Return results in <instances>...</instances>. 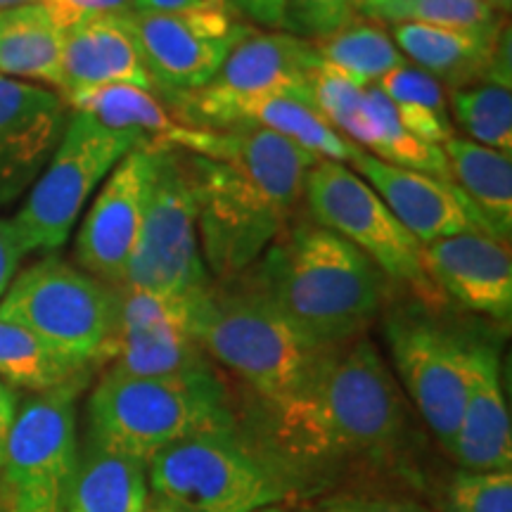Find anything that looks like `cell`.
Wrapping results in <instances>:
<instances>
[{"label": "cell", "mask_w": 512, "mask_h": 512, "mask_svg": "<svg viewBox=\"0 0 512 512\" xmlns=\"http://www.w3.org/2000/svg\"><path fill=\"white\" fill-rule=\"evenodd\" d=\"M320 60H325L337 72L349 76L358 86L368 88L392 74L394 69L408 64L394 43L392 31L382 22L366 17H351L335 34L311 41Z\"/></svg>", "instance_id": "cell-29"}, {"label": "cell", "mask_w": 512, "mask_h": 512, "mask_svg": "<svg viewBox=\"0 0 512 512\" xmlns=\"http://www.w3.org/2000/svg\"><path fill=\"white\" fill-rule=\"evenodd\" d=\"M316 60V48L306 38L256 29L228 55L209 86L197 93L214 98L294 95L311 102L309 74Z\"/></svg>", "instance_id": "cell-21"}, {"label": "cell", "mask_w": 512, "mask_h": 512, "mask_svg": "<svg viewBox=\"0 0 512 512\" xmlns=\"http://www.w3.org/2000/svg\"><path fill=\"white\" fill-rule=\"evenodd\" d=\"M399 22L475 31V34H498L508 24L505 15L486 5L484 0H401L389 24Z\"/></svg>", "instance_id": "cell-35"}, {"label": "cell", "mask_w": 512, "mask_h": 512, "mask_svg": "<svg viewBox=\"0 0 512 512\" xmlns=\"http://www.w3.org/2000/svg\"><path fill=\"white\" fill-rule=\"evenodd\" d=\"M268 408L275 448L302 465L387 456L408 415L399 382L366 337L325 351L304 387Z\"/></svg>", "instance_id": "cell-2"}, {"label": "cell", "mask_w": 512, "mask_h": 512, "mask_svg": "<svg viewBox=\"0 0 512 512\" xmlns=\"http://www.w3.org/2000/svg\"><path fill=\"white\" fill-rule=\"evenodd\" d=\"M67 119V102L53 88L0 76V207L36 183Z\"/></svg>", "instance_id": "cell-16"}, {"label": "cell", "mask_w": 512, "mask_h": 512, "mask_svg": "<svg viewBox=\"0 0 512 512\" xmlns=\"http://www.w3.org/2000/svg\"><path fill=\"white\" fill-rule=\"evenodd\" d=\"M247 275L325 349L363 337L389 287L387 275L361 249L311 219H292Z\"/></svg>", "instance_id": "cell-3"}, {"label": "cell", "mask_w": 512, "mask_h": 512, "mask_svg": "<svg viewBox=\"0 0 512 512\" xmlns=\"http://www.w3.org/2000/svg\"><path fill=\"white\" fill-rule=\"evenodd\" d=\"M27 256V249L22 245L17 228L12 221L0 219V299L8 292L12 280H15L19 261Z\"/></svg>", "instance_id": "cell-41"}, {"label": "cell", "mask_w": 512, "mask_h": 512, "mask_svg": "<svg viewBox=\"0 0 512 512\" xmlns=\"http://www.w3.org/2000/svg\"><path fill=\"white\" fill-rule=\"evenodd\" d=\"M399 3L401 0H354V12L358 17L389 24L392 22L396 8H399Z\"/></svg>", "instance_id": "cell-43"}, {"label": "cell", "mask_w": 512, "mask_h": 512, "mask_svg": "<svg viewBox=\"0 0 512 512\" xmlns=\"http://www.w3.org/2000/svg\"><path fill=\"white\" fill-rule=\"evenodd\" d=\"M211 285L197 230V200L181 150L155 147L143 221L121 287L195 297Z\"/></svg>", "instance_id": "cell-8"}, {"label": "cell", "mask_w": 512, "mask_h": 512, "mask_svg": "<svg viewBox=\"0 0 512 512\" xmlns=\"http://www.w3.org/2000/svg\"><path fill=\"white\" fill-rule=\"evenodd\" d=\"M309 91L320 117L328 121L339 136L354 143L363 114H366V88L337 72L318 55L309 74Z\"/></svg>", "instance_id": "cell-33"}, {"label": "cell", "mask_w": 512, "mask_h": 512, "mask_svg": "<svg viewBox=\"0 0 512 512\" xmlns=\"http://www.w3.org/2000/svg\"><path fill=\"white\" fill-rule=\"evenodd\" d=\"M72 112H83L112 131L131 133L147 147H169L174 150L178 136L185 128L157 93L138 86H102L64 98Z\"/></svg>", "instance_id": "cell-25"}, {"label": "cell", "mask_w": 512, "mask_h": 512, "mask_svg": "<svg viewBox=\"0 0 512 512\" xmlns=\"http://www.w3.org/2000/svg\"><path fill=\"white\" fill-rule=\"evenodd\" d=\"M484 3L491 5L496 12H501V15H508L512 8V0H484Z\"/></svg>", "instance_id": "cell-47"}, {"label": "cell", "mask_w": 512, "mask_h": 512, "mask_svg": "<svg viewBox=\"0 0 512 512\" xmlns=\"http://www.w3.org/2000/svg\"><path fill=\"white\" fill-rule=\"evenodd\" d=\"M174 114L183 124L209 131H266L280 136L318 159L349 164L361 147L332 128L309 100L294 95H256V98H214L195 93L176 102Z\"/></svg>", "instance_id": "cell-15"}, {"label": "cell", "mask_w": 512, "mask_h": 512, "mask_svg": "<svg viewBox=\"0 0 512 512\" xmlns=\"http://www.w3.org/2000/svg\"><path fill=\"white\" fill-rule=\"evenodd\" d=\"M446 512H512V470H460L448 484Z\"/></svg>", "instance_id": "cell-36"}, {"label": "cell", "mask_w": 512, "mask_h": 512, "mask_svg": "<svg viewBox=\"0 0 512 512\" xmlns=\"http://www.w3.org/2000/svg\"><path fill=\"white\" fill-rule=\"evenodd\" d=\"M356 17L354 0H285V27L292 36L318 41Z\"/></svg>", "instance_id": "cell-37"}, {"label": "cell", "mask_w": 512, "mask_h": 512, "mask_svg": "<svg viewBox=\"0 0 512 512\" xmlns=\"http://www.w3.org/2000/svg\"><path fill=\"white\" fill-rule=\"evenodd\" d=\"M86 373H91V368L76 366L48 349L31 332L0 320V380L8 387L38 394Z\"/></svg>", "instance_id": "cell-31"}, {"label": "cell", "mask_w": 512, "mask_h": 512, "mask_svg": "<svg viewBox=\"0 0 512 512\" xmlns=\"http://www.w3.org/2000/svg\"><path fill=\"white\" fill-rule=\"evenodd\" d=\"M425 271L441 297L508 323L512 313V259L508 242L475 230L425 245Z\"/></svg>", "instance_id": "cell-17"}, {"label": "cell", "mask_w": 512, "mask_h": 512, "mask_svg": "<svg viewBox=\"0 0 512 512\" xmlns=\"http://www.w3.org/2000/svg\"><path fill=\"white\" fill-rule=\"evenodd\" d=\"M34 3H41V0H0V12L22 8V5H34Z\"/></svg>", "instance_id": "cell-46"}, {"label": "cell", "mask_w": 512, "mask_h": 512, "mask_svg": "<svg viewBox=\"0 0 512 512\" xmlns=\"http://www.w3.org/2000/svg\"><path fill=\"white\" fill-rule=\"evenodd\" d=\"M119 83L155 93L133 15L95 17L64 31L62 98Z\"/></svg>", "instance_id": "cell-20"}, {"label": "cell", "mask_w": 512, "mask_h": 512, "mask_svg": "<svg viewBox=\"0 0 512 512\" xmlns=\"http://www.w3.org/2000/svg\"><path fill=\"white\" fill-rule=\"evenodd\" d=\"M354 145L361 147V150L366 147L370 155L392 166H401V169H411L418 171V174L451 183V171H448L444 150L413 136L396 117L387 95L377 86L366 88V114H363Z\"/></svg>", "instance_id": "cell-28"}, {"label": "cell", "mask_w": 512, "mask_h": 512, "mask_svg": "<svg viewBox=\"0 0 512 512\" xmlns=\"http://www.w3.org/2000/svg\"><path fill=\"white\" fill-rule=\"evenodd\" d=\"M441 150L451 183L465 197L479 226L508 242L512 233V157L463 136L448 138Z\"/></svg>", "instance_id": "cell-23"}, {"label": "cell", "mask_w": 512, "mask_h": 512, "mask_svg": "<svg viewBox=\"0 0 512 512\" xmlns=\"http://www.w3.org/2000/svg\"><path fill=\"white\" fill-rule=\"evenodd\" d=\"M114 318L117 287L55 254L15 275L0 299V320L31 332L76 366L93 368L100 361Z\"/></svg>", "instance_id": "cell-6"}, {"label": "cell", "mask_w": 512, "mask_h": 512, "mask_svg": "<svg viewBox=\"0 0 512 512\" xmlns=\"http://www.w3.org/2000/svg\"><path fill=\"white\" fill-rule=\"evenodd\" d=\"M200 294H195V297H171V294L117 287V318H114L112 337L157 328L190 330L192 316H195V302Z\"/></svg>", "instance_id": "cell-34"}, {"label": "cell", "mask_w": 512, "mask_h": 512, "mask_svg": "<svg viewBox=\"0 0 512 512\" xmlns=\"http://www.w3.org/2000/svg\"><path fill=\"white\" fill-rule=\"evenodd\" d=\"M150 494L188 512H254L285 498L273 465L238 437L235 427L197 432L147 463Z\"/></svg>", "instance_id": "cell-7"}, {"label": "cell", "mask_w": 512, "mask_h": 512, "mask_svg": "<svg viewBox=\"0 0 512 512\" xmlns=\"http://www.w3.org/2000/svg\"><path fill=\"white\" fill-rule=\"evenodd\" d=\"M304 202L313 223L361 249L387 280L411 287L422 302L441 297L427 278L425 247L349 164L318 159L306 174Z\"/></svg>", "instance_id": "cell-11"}, {"label": "cell", "mask_w": 512, "mask_h": 512, "mask_svg": "<svg viewBox=\"0 0 512 512\" xmlns=\"http://www.w3.org/2000/svg\"><path fill=\"white\" fill-rule=\"evenodd\" d=\"M320 512H427L420 503L411 498L394 496H351L337 498L325 505Z\"/></svg>", "instance_id": "cell-39"}, {"label": "cell", "mask_w": 512, "mask_h": 512, "mask_svg": "<svg viewBox=\"0 0 512 512\" xmlns=\"http://www.w3.org/2000/svg\"><path fill=\"white\" fill-rule=\"evenodd\" d=\"M375 86L387 95L396 117L413 136L437 147L456 136L451 126V114H448L444 86L415 64H403L392 74L384 76L382 81H377Z\"/></svg>", "instance_id": "cell-30"}, {"label": "cell", "mask_w": 512, "mask_h": 512, "mask_svg": "<svg viewBox=\"0 0 512 512\" xmlns=\"http://www.w3.org/2000/svg\"><path fill=\"white\" fill-rule=\"evenodd\" d=\"M41 5L57 27L67 31L95 17L133 15L136 0H41Z\"/></svg>", "instance_id": "cell-38"}, {"label": "cell", "mask_w": 512, "mask_h": 512, "mask_svg": "<svg viewBox=\"0 0 512 512\" xmlns=\"http://www.w3.org/2000/svg\"><path fill=\"white\" fill-rule=\"evenodd\" d=\"M221 427H235V418L211 366L162 377L105 370L88 399V441L143 463L176 441Z\"/></svg>", "instance_id": "cell-5"}, {"label": "cell", "mask_w": 512, "mask_h": 512, "mask_svg": "<svg viewBox=\"0 0 512 512\" xmlns=\"http://www.w3.org/2000/svg\"><path fill=\"white\" fill-rule=\"evenodd\" d=\"M147 501V463L86 441L67 512H145Z\"/></svg>", "instance_id": "cell-26"}, {"label": "cell", "mask_w": 512, "mask_h": 512, "mask_svg": "<svg viewBox=\"0 0 512 512\" xmlns=\"http://www.w3.org/2000/svg\"><path fill=\"white\" fill-rule=\"evenodd\" d=\"M110 363V373L131 377L181 375L211 366L188 328H157L110 337L98 363Z\"/></svg>", "instance_id": "cell-27"}, {"label": "cell", "mask_w": 512, "mask_h": 512, "mask_svg": "<svg viewBox=\"0 0 512 512\" xmlns=\"http://www.w3.org/2000/svg\"><path fill=\"white\" fill-rule=\"evenodd\" d=\"M145 512H188V510H183L181 505L166 501V498H159V496L150 494V501H147Z\"/></svg>", "instance_id": "cell-45"}, {"label": "cell", "mask_w": 512, "mask_h": 512, "mask_svg": "<svg viewBox=\"0 0 512 512\" xmlns=\"http://www.w3.org/2000/svg\"><path fill=\"white\" fill-rule=\"evenodd\" d=\"M254 512H294V510L283 508L280 503H275V505H268V508H261V510H254Z\"/></svg>", "instance_id": "cell-48"}, {"label": "cell", "mask_w": 512, "mask_h": 512, "mask_svg": "<svg viewBox=\"0 0 512 512\" xmlns=\"http://www.w3.org/2000/svg\"><path fill=\"white\" fill-rule=\"evenodd\" d=\"M64 31L41 3L0 12V76L60 93Z\"/></svg>", "instance_id": "cell-24"}, {"label": "cell", "mask_w": 512, "mask_h": 512, "mask_svg": "<svg viewBox=\"0 0 512 512\" xmlns=\"http://www.w3.org/2000/svg\"><path fill=\"white\" fill-rule=\"evenodd\" d=\"M501 375L498 344L470 339L467 396L451 446L463 470H512V425Z\"/></svg>", "instance_id": "cell-19"}, {"label": "cell", "mask_w": 512, "mask_h": 512, "mask_svg": "<svg viewBox=\"0 0 512 512\" xmlns=\"http://www.w3.org/2000/svg\"><path fill=\"white\" fill-rule=\"evenodd\" d=\"M503 29L498 34H475L399 22L392 24V38L408 62L437 79L444 88L460 91L486 81Z\"/></svg>", "instance_id": "cell-22"}, {"label": "cell", "mask_w": 512, "mask_h": 512, "mask_svg": "<svg viewBox=\"0 0 512 512\" xmlns=\"http://www.w3.org/2000/svg\"><path fill=\"white\" fill-rule=\"evenodd\" d=\"M202 0H136L133 15H171L195 8Z\"/></svg>", "instance_id": "cell-44"}, {"label": "cell", "mask_w": 512, "mask_h": 512, "mask_svg": "<svg viewBox=\"0 0 512 512\" xmlns=\"http://www.w3.org/2000/svg\"><path fill=\"white\" fill-rule=\"evenodd\" d=\"M155 93L174 107L219 74L228 55L256 27L223 0H202L171 15H133Z\"/></svg>", "instance_id": "cell-13"}, {"label": "cell", "mask_w": 512, "mask_h": 512, "mask_svg": "<svg viewBox=\"0 0 512 512\" xmlns=\"http://www.w3.org/2000/svg\"><path fill=\"white\" fill-rule=\"evenodd\" d=\"M88 377H74L17 406L0 465L10 512H67L81 460L76 401Z\"/></svg>", "instance_id": "cell-10"}, {"label": "cell", "mask_w": 512, "mask_h": 512, "mask_svg": "<svg viewBox=\"0 0 512 512\" xmlns=\"http://www.w3.org/2000/svg\"><path fill=\"white\" fill-rule=\"evenodd\" d=\"M349 164L422 247L460 233L484 230L456 185L392 166L366 150L358 152Z\"/></svg>", "instance_id": "cell-18"}, {"label": "cell", "mask_w": 512, "mask_h": 512, "mask_svg": "<svg viewBox=\"0 0 512 512\" xmlns=\"http://www.w3.org/2000/svg\"><path fill=\"white\" fill-rule=\"evenodd\" d=\"M384 337L401 392H406L439 444L451 453L467 396L470 339L451 332L427 309L415 306L389 313Z\"/></svg>", "instance_id": "cell-12"}, {"label": "cell", "mask_w": 512, "mask_h": 512, "mask_svg": "<svg viewBox=\"0 0 512 512\" xmlns=\"http://www.w3.org/2000/svg\"><path fill=\"white\" fill-rule=\"evenodd\" d=\"M138 145L145 143L131 133L112 131L88 114L69 110L53 157L12 219L27 254L60 249L98 185Z\"/></svg>", "instance_id": "cell-9"}, {"label": "cell", "mask_w": 512, "mask_h": 512, "mask_svg": "<svg viewBox=\"0 0 512 512\" xmlns=\"http://www.w3.org/2000/svg\"><path fill=\"white\" fill-rule=\"evenodd\" d=\"M197 200L204 266L216 283L247 273L290 226L304 183L318 162L311 152L266 131H209L178 136Z\"/></svg>", "instance_id": "cell-1"}, {"label": "cell", "mask_w": 512, "mask_h": 512, "mask_svg": "<svg viewBox=\"0 0 512 512\" xmlns=\"http://www.w3.org/2000/svg\"><path fill=\"white\" fill-rule=\"evenodd\" d=\"M15 413H17V396L12 392V387H8V384L0 380V465H3L5 441H8Z\"/></svg>", "instance_id": "cell-42"}, {"label": "cell", "mask_w": 512, "mask_h": 512, "mask_svg": "<svg viewBox=\"0 0 512 512\" xmlns=\"http://www.w3.org/2000/svg\"><path fill=\"white\" fill-rule=\"evenodd\" d=\"M448 114L467 140L512 155V91L508 86L482 81L451 91Z\"/></svg>", "instance_id": "cell-32"}, {"label": "cell", "mask_w": 512, "mask_h": 512, "mask_svg": "<svg viewBox=\"0 0 512 512\" xmlns=\"http://www.w3.org/2000/svg\"><path fill=\"white\" fill-rule=\"evenodd\" d=\"M190 332L204 354L245 380L266 406L292 399L328 351L306 337L247 273L226 283L211 280L197 297Z\"/></svg>", "instance_id": "cell-4"}, {"label": "cell", "mask_w": 512, "mask_h": 512, "mask_svg": "<svg viewBox=\"0 0 512 512\" xmlns=\"http://www.w3.org/2000/svg\"><path fill=\"white\" fill-rule=\"evenodd\" d=\"M155 147H133L105 178L76 233V266L102 283L121 287L143 221Z\"/></svg>", "instance_id": "cell-14"}, {"label": "cell", "mask_w": 512, "mask_h": 512, "mask_svg": "<svg viewBox=\"0 0 512 512\" xmlns=\"http://www.w3.org/2000/svg\"><path fill=\"white\" fill-rule=\"evenodd\" d=\"M252 27H266L268 31H283L285 27V0H223Z\"/></svg>", "instance_id": "cell-40"}]
</instances>
